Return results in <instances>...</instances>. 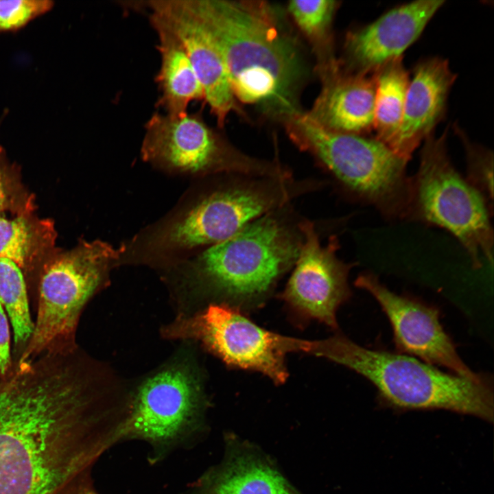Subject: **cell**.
<instances>
[{"label": "cell", "mask_w": 494, "mask_h": 494, "mask_svg": "<svg viewBox=\"0 0 494 494\" xmlns=\"http://www.w3.org/2000/svg\"><path fill=\"white\" fill-rule=\"evenodd\" d=\"M0 303L12 325L13 360L18 361L34 329L27 284L21 268L13 261L0 258Z\"/></svg>", "instance_id": "7402d4cb"}, {"label": "cell", "mask_w": 494, "mask_h": 494, "mask_svg": "<svg viewBox=\"0 0 494 494\" xmlns=\"http://www.w3.org/2000/svg\"><path fill=\"white\" fill-rule=\"evenodd\" d=\"M14 368L9 320L0 303V379H5L10 377Z\"/></svg>", "instance_id": "484cf974"}, {"label": "cell", "mask_w": 494, "mask_h": 494, "mask_svg": "<svg viewBox=\"0 0 494 494\" xmlns=\"http://www.w3.org/2000/svg\"><path fill=\"white\" fill-rule=\"evenodd\" d=\"M291 140L313 155L347 189L390 219L407 218L408 161L375 138L325 129L301 112L284 122Z\"/></svg>", "instance_id": "277c9868"}, {"label": "cell", "mask_w": 494, "mask_h": 494, "mask_svg": "<svg viewBox=\"0 0 494 494\" xmlns=\"http://www.w3.org/2000/svg\"><path fill=\"white\" fill-rule=\"evenodd\" d=\"M56 237L53 222L34 217L30 211L14 219L0 217V258L13 261L26 273L38 269L55 251Z\"/></svg>", "instance_id": "ffe728a7"}, {"label": "cell", "mask_w": 494, "mask_h": 494, "mask_svg": "<svg viewBox=\"0 0 494 494\" xmlns=\"http://www.w3.org/2000/svg\"><path fill=\"white\" fill-rule=\"evenodd\" d=\"M338 2L331 0L291 1L287 11L303 34L319 53V65L335 59L331 29Z\"/></svg>", "instance_id": "603a6c76"}, {"label": "cell", "mask_w": 494, "mask_h": 494, "mask_svg": "<svg viewBox=\"0 0 494 494\" xmlns=\"http://www.w3.org/2000/svg\"><path fill=\"white\" fill-rule=\"evenodd\" d=\"M143 158L189 173L233 172L283 178L279 165L242 154L211 128L199 113L170 115L154 113L145 125Z\"/></svg>", "instance_id": "ba28073f"}, {"label": "cell", "mask_w": 494, "mask_h": 494, "mask_svg": "<svg viewBox=\"0 0 494 494\" xmlns=\"http://www.w3.org/2000/svg\"><path fill=\"white\" fill-rule=\"evenodd\" d=\"M52 6L47 0L0 1V30L20 28Z\"/></svg>", "instance_id": "d4e9b609"}, {"label": "cell", "mask_w": 494, "mask_h": 494, "mask_svg": "<svg viewBox=\"0 0 494 494\" xmlns=\"http://www.w3.org/2000/svg\"><path fill=\"white\" fill-rule=\"evenodd\" d=\"M69 353L16 364L0 390V494H60L90 478L121 427Z\"/></svg>", "instance_id": "6da1fadb"}, {"label": "cell", "mask_w": 494, "mask_h": 494, "mask_svg": "<svg viewBox=\"0 0 494 494\" xmlns=\"http://www.w3.org/2000/svg\"><path fill=\"white\" fill-rule=\"evenodd\" d=\"M299 228L303 239L282 298L303 316L336 329L337 309L351 296L348 276L353 264L337 257L336 237L324 246L311 222L304 221Z\"/></svg>", "instance_id": "4fadbf2b"}, {"label": "cell", "mask_w": 494, "mask_h": 494, "mask_svg": "<svg viewBox=\"0 0 494 494\" xmlns=\"http://www.w3.org/2000/svg\"><path fill=\"white\" fill-rule=\"evenodd\" d=\"M306 353L360 374L377 388L379 401L398 410H445L493 421V388L448 373L405 354L362 346L342 335L307 342Z\"/></svg>", "instance_id": "3957f363"}, {"label": "cell", "mask_w": 494, "mask_h": 494, "mask_svg": "<svg viewBox=\"0 0 494 494\" xmlns=\"http://www.w3.org/2000/svg\"><path fill=\"white\" fill-rule=\"evenodd\" d=\"M355 285L368 292L381 306L392 326L399 353L417 357L428 364L445 367L471 380L480 381L488 378L471 370L461 360L440 322L437 308L394 293L372 272L358 276Z\"/></svg>", "instance_id": "7c38bea8"}, {"label": "cell", "mask_w": 494, "mask_h": 494, "mask_svg": "<svg viewBox=\"0 0 494 494\" xmlns=\"http://www.w3.org/2000/svg\"><path fill=\"white\" fill-rule=\"evenodd\" d=\"M373 73L376 82L375 138L390 148L401 124L410 79L402 56L384 64Z\"/></svg>", "instance_id": "44dd1931"}, {"label": "cell", "mask_w": 494, "mask_h": 494, "mask_svg": "<svg viewBox=\"0 0 494 494\" xmlns=\"http://www.w3.org/2000/svg\"><path fill=\"white\" fill-rule=\"evenodd\" d=\"M202 403L198 386L187 370H164L147 379L130 403L122 440L145 441L156 460L197 434Z\"/></svg>", "instance_id": "9c48e42d"}, {"label": "cell", "mask_w": 494, "mask_h": 494, "mask_svg": "<svg viewBox=\"0 0 494 494\" xmlns=\"http://www.w3.org/2000/svg\"><path fill=\"white\" fill-rule=\"evenodd\" d=\"M186 325L189 335L228 364L259 371L278 384L288 375L285 355L301 350V340L263 329L225 305H209Z\"/></svg>", "instance_id": "30bf717a"}, {"label": "cell", "mask_w": 494, "mask_h": 494, "mask_svg": "<svg viewBox=\"0 0 494 494\" xmlns=\"http://www.w3.org/2000/svg\"><path fill=\"white\" fill-rule=\"evenodd\" d=\"M228 445L223 460L194 482L189 494H300L257 450Z\"/></svg>", "instance_id": "ac0fdd59"}, {"label": "cell", "mask_w": 494, "mask_h": 494, "mask_svg": "<svg viewBox=\"0 0 494 494\" xmlns=\"http://www.w3.org/2000/svg\"><path fill=\"white\" fill-rule=\"evenodd\" d=\"M466 156L467 180L484 198L493 211V154L480 145L472 143L457 126Z\"/></svg>", "instance_id": "cb8c5ba5"}, {"label": "cell", "mask_w": 494, "mask_h": 494, "mask_svg": "<svg viewBox=\"0 0 494 494\" xmlns=\"http://www.w3.org/2000/svg\"><path fill=\"white\" fill-rule=\"evenodd\" d=\"M160 16L183 45L204 92V100L219 126L227 116L239 112L219 48L188 0H152L141 2Z\"/></svg>", "instance_id": "5bb4252c"}, {"label": "cell", "mask_w": 494, "mask_h": 494, "mask_svg": "<svg viewBox=\"0 0 494 494\" xmlns=\"http://www.w3.org/2000/svg\"><path fill=\"white\" fill-rule=\"evenodd\" d=\"M456 78L448 61L439 57L424 59L414 67L401 124L390 147L396 154L408 161L419 145L434 132L445 115Z\"/></svg>", "instance_id": "e0dca14e"}, {"label": "cell", "mask_w": 494, "mask_h": 494, "mask_svg": "<svg viewBox=\"0 0 494 494\" xmlns=\"http://www.w3.org/2000/svg\"><path fill=\"white\" fill-rule=\"evenodd\" d=\"M443 0L414 1L395 7L373 23L349 32L342 66L351 72L373 73L402 54L421 36L443 6Z\"/></svg>", "instance_id": "9a60e30c"}, {"label": "cell", "mask_w": 494, "mask_h": 494, "mask_svg": "<svg viewBox=\"0 0 494 494\" xmlns=\"http://www.w3.org/2000/svg\"><path fill=\"white\" fill-rule=\"evenodd\" d=\"M119 252L104 242H83L69 251H54L43 261L38 271L33 332L15 364L45 353L76 348L75 335L81 311Z\"/></svg>", "instance_id": "8992f818"}, {"label": "cell", "mask_w": 494, "mask_h": 494, "mask_svg": "<svg viewBox=\"0 0 494 494\" xmlns=\"http://www.w3.org/2000/svg\"><path fill=\"white\" fill-rule=\"evenodd\" d=\"M447 130L423 141L416 174L411 177L408 219L441 227L467 251L473 267L493 265V211L482 195L460 174L447 148Z\"/></svg>", "instance_id": "5b68a950"}, {"label": "cell", "mask_w": 494, "mask_h": 494, "mask_svg": "<svg viewBox=\"0 0 494 494\" xmlns=\"http://www.w3.org/2000/svg\"><path fill=\"white\" fill-rule=\"evenodd\" d=\"M286 180L217 191L174 223L162 236V242L173 249L218 244L285 203L291 195Z\"/></svg>", "instance_id": "8fae6325"}, {"label": "cell", "mask_w": 494, "mask_h": 494, "mask_svg": "<svg viewBox=\"0 0 494 494\" xmlns=\"http://www.w3.org/2000/svg\"><path fill=\"white\" fill-rule=\"evenodd\" d=\"M60 494H98L93 488L91 478L70 486Z\"/></svg>", "instance_id": "83f0119b"}, {"label": "cell", "mask_w": 494, "mask_h": 494, "mask_svg": "<svg viewBox=\"0 0 494 494\" xmlns=\"http://www.w3.org/2000/svg\"><path fill=\"white\" fill-rule=\"evenodd\" d=\"M32 209L31 204H23L16 198L12 183L4 172L0 169V211L10 210L16 211L18 214Z\"/></svg>", "instance_id": "4316f807"}, {"label": "cell", "mask_w": 494, "mask_h": 494, "mask_svg": "<svg viewBox=\"0 0 494 494\" xmlns=\"http://www.w3.org/2000/svg\"><path fill=\"white\" fill-rule=\"evenodd\" d=\"M319 72L322 89L306 116L334 132L362 135L373 130L374 73L349 71L338 60Z\"/></svg>", "instance_id": "2e32d148"}, {"label": "cell", "mask_w": 494, "mask_h": 494, "mask_svg": "<svg viewBox=\"0 0 494 494\" xmlns=\"http://www.w3.org/2000/svg\"><path fill=\"white\" fill-rule=\"evenodd\" d=\"M150 22L158 40L161 67L156 76L160 92L157 106L170 115L188 113L189 104L204 100V92L181 41L170 26L150 12Z\"/></svg>", "instance_id": "d6986e66"}, {"label": "cell", "mask_w": 494, "mask_h": 494, "mask_svg": "<svg viewBox=\"0 0 494 494\" xmlns=\"http://www.w3.org/2000/svg\"><path fill=\"white\" fill-rule=\"evenodd\" d=\"M215 40L233 95L283 123L301 113L307 69L296 40L263 1L188 0Z\"/></svg>", "instance_id": "7a4b0ae2"}, {"label": "cell", "mask_w": 494, "mask_h": 494, "mask_svg": "<svg viewBox=\"0 0 494 494\" xmlns=\"http://www.w3.org/2000/svg\"><path fill=\"white\" fill-rule=\"evenodd\" d=\"M5 380H6V379H0V390L4 386V384L5 383Z\"/></svg>", "instance_id": "f1b7e54d"}, {"label": "cell", "mask_w": 494, "mask_h": 494, "mask_svg": "<svg viewBox=\"0 0 494 494\" xmlns=\"http://www.w3.org/2000/svg\"><path fill=\"white\" fill-rule=\"evenodd\" d=\"M301 242L283 222L260 217L200 255L196 266L205 282L237 303L263 299L296 262Z\"/></svg>", "instance_id": "52a82bcc"}]
</instances>
